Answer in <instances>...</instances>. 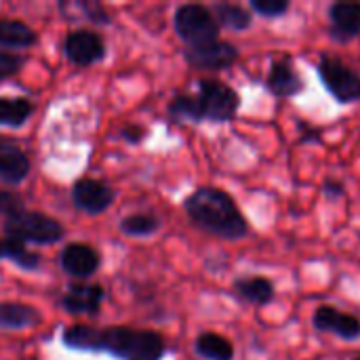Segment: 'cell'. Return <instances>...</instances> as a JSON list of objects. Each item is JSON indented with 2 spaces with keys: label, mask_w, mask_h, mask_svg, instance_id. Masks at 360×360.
<instances>
[{
  "label": "cell",
  "mask_w": 360,
  "mask_h": 360,
  "mask_svg": "<svg viewBox=\"0 0 360 360\" xmlns=\"http://www.w3.org/2000/svg\"><path fill=\"white\" fill-rule=\"evenodd\" d=\"M63 344L74 350L110 352L122 360H160L165 342L154 331H135L129 327H86L76 325L63 331Z\"/></svg>",
  "instance_id": "cell-1"
},
{
  "label": "cell",
  "mask_w": 360,
  "mask_h": 360,
  "mask_svg": "<svg viewBox=\"0 0 360 360\" xmlns=\"http://www.w3.org/2000/svg\"><path fill=\"white\" fill-rule=\"evenodd\" d=\"M184 209L198 228L213 236L240 240L249 234V224L236 207L234 198L219 188L205 186L194 190L186 198Z\"/></svg>",
  "instance_id": "cell-2"
},
{
  "label": "cell",
  "mask_w": 360,
  "mask_h": 360,
  "mask_svg": "<svg viewBox=\"0 0 360 360\" xmlns=\"http://www.w3.org/2000/svg\"><path fill=\"white\" fill-rule=\"evenodd\" d=\"M4 234L6 238H13L17 243H34V245H53L63 238V226L36 211H21L4 221Z\"/></svg>",
  "instance_id": "cell-3"
},
{
  "label": "cell",
  "mask_w": 360,
  "mask_h": 360,
  "mask_svg": "<svg viewBox=\"0 0 360 360\" xmlns=\"http://www.w3.org/2000/svg\"><path fill=\"white\" fill-rule=\"evenodd\" d=\"M200 120L228 122L238 114V93L221 80H200L198 93L194 95Z\"/></svg>",
  "instance_id": "cell-4"
},
{
  "label": "cell",
  "mask_w": 360,
  "mask_h": 360,
  "mask_svg": "<svg viewBox=\"0 0 360 360\" xmlns=\"http://www.w3.org/2000/svg\"><path fill=\"white\" fill-rule=\"evenodd\" d=\"M175 32L188 46H200L219 40V23L211 8L202 4H181L175 11Z\"/></svg>",
  "instance_id": "cell-5"
},
{
  "label": "cell",
  "mask_w": 360,
  "mask_h": 360,
  "mask_svg": "<svg viewBox=\"0 0 360 360\" xmlns=\"http://www.w3.org/2000/svg\"><path fill=\"white\" fill-rule=\"evenodd\" d=\"M316 70H319V78H321L323 86L331 93V97L338 103L348 105V103L359 101L360 74L356 70H352L342 59L331 57V55H323Z\"/></svg>",
  "instance_id": "cell-6"
},
{
  "label": "cell",
  "mask_w": 360,
  "mask_h": 360,
  "mask_svg": "<svg viewBox=\"0 0 360 360\" xmlns=\"http://www.w3.org/2000/svg\"><path fill=\"white\" fill-rule=\"evenodd\" d=\"M238 55H240L238 49L226 40H215V42L200 44V46H188L184 51V57L192 68L211 70V72L232 68L238 61Z\"/></svg>",
  "instance_id": "cell-7"
},
{
  "label": "cell",
  "mask_w": 360,
  "mask_h": 360,
  "mask_svg": "<svg viewBox=\"0 0 360 360\" xmlns=\"http://www.w3.org/2000/svg\"><path fill=\"white\" fill-rule=\"evenodd\" d=\"M312 327L321 333L338 335L344 342L360 340V319L333 306H319L312 314Z\"/></svg>",
  "instance_id": "cell-8"
},
{
  "label": "cell",
  "mask_w": 360,
  "mask_h": 360,
  "mask_svg": "<svg viewBox=\"0 0 360 360\" xmlns=\"http://www.w3.org/2000/svg\"><path fill=\"white\" fill-rule=\"evenodd\" d=\"M114 190L110 186H105L103 181L97 179H78L72 188V200L74 207L82 213L89 215H99L103 211H108L114 202Z\"/></svg>",
  "instance_id": "cell-9"
},
{
  "label": "cell",
  "mask_w": 360,
  "mask_h": 360,
  "mask_svg": "<svg viewBox=\"0 0 360 360\" xmlns=\"http://www.w3.org/2000/svg\"><path fill=\"white\" fill-rule=\"evenodd\" d=\"M63 53H65L70 63L86 68V65H93V63L103 59L105 44H103L99 34H95L91 30H78L65 38Z\"/></svg>",
  "instance_id": "cell-10"
},
{
  "label": "cell",
  "mask_w": 360,
  "mask_h": 360,
  "mask_svg": "<svg viewBox=\"0 0 360 360\" xmlns=\"http://www.w3.org/2000/svg\"><path fill=\"white\" fill-rule=\"evenodd\" d=\"M329 36L335 42H350L360 36V2H333L329 6Z\"/></svg>",
  "instance_id": "cell-11"
},
{
  "label": "cell",
  "mask_w": 360,
  "mask_h": 360,
  "mask_svg": "<svg viewBox=\"0 0 360 360\" xmlns=\"http://www.w3.org/2000/svg\"><path fill=\"white\" fill-rule=\"evenodd\" d=\"M266 86L268 91L278 97V99H289L295 97L304 91V78L300 76V72L293 68V63L289 59H274L266 78Z\"/></svg>",
  "instance_id": "cell-12"
},
{
  "label": "cell",
  "mask_w": 360,
  "mask_h": 360,
  "mask_svg": "<svg viewBox=\"0 0 360 360\" xmlns=\"http://www.w3.org/2000/svg\"><path fill=\"white\" fill-rule=\"evenodd\" d=\"M99 255L93 247L72 243L61 251V270L74 278H89L99 268Z\"/></svg>",
  "instance_id": "cell-13"
},
{
  "label": "cell",
  "mask_w": 360,
  "mask_h": 360,
  "mask_svg": "<svg viewBox=\"0 0 360 360\" xmlns=\"http://www.w3.org/2000/svg\"><path fill=\"white\" fill-rule=\"evenodd\" d=\"M103 302L99 285H72L59 300L61 308L70 314H97Z\"/></svg>",
  "instance_id": "cell-14"
},
{
  "label": "cell",
  "mask_w": 360,
  "mask_h": 360,
  "mask_svg": "<svg viewBox=\"0 0 360 360\" xmlns=\"http://www.w3.org/2000/svg\"><path fill=\"white\" fill-rule=\"evenodd\" d=\"M30 173V158L25 156V152L8 141V139H0V179L17 186L21 184Z\"/></svg>",
  "instance_id": "cell-15"
},
{
  "label": "cell",
  "mask_w": 360,
  "mask_h": 360,
  "mask_svg": "<svg viewBox=\"0 0 360 360\" xmlns=\"http://www.w3.org/2000/svg\"><path fill=\"white\" fill-rule=\"evenodd\" d=\"M234 291L240 300L253 306H268L276 297L274 283L266 276H245L234 281Z\"/></svg>",
  "instance_id": "cell-16"
},
{
  "label": "cell",
  "mask_w": 360,
  "mask_h": 360,
  "mask_svg": "<svg viewBox=\"0 0 360 360\" xmlns=\"http://www.w3.org/2000/svg\"><path fill=\"white\" fill-rule=\"evenodd\" d=\"M40 314L27 306L17 302H4L0 304V329L15 331V329H27L38 323Z\"/></svg>",
  "instance_id": "cell-17"
},
{
  "label": "cell",
  "mask_w": 360,
  "mask_h": 360,
  "mask_svg": "<svg viewBox=\"0 0 360 360\" xmlns=\"http://www.w3.org/2000/svg\"><path fill=\"white\" fill-rule=\"evenodd\" d=\"M194 350L205 360H234V346L219 333H200L194 342Z\"/></svg>",
  "instance_id": "cell-18"
},
{
  "label": "cell",
  "mask_w": 360,
  "mask_h": 360,
  "mask_svg": "<svg viewBox=\"0 0 360 360\" xmlns=\"http://www.w3.org/2000/svg\"><path fill=\"white\" fill-rule=\"evenodd\" d=\"M36 42V32L23 21L0 19V46L6 49H25Z\"/></svg>",
  "instance_id": "cell-19"
},
{
  "label": "cell",
  "mask_w": 360,
  "mask_h": 360,
  "mask_svg": "<svg viewBox=\"0 0 360 360\" xmlns=\"http://www.w3.org/2000/svg\"><path fill=\"white\" fill-rule=\"evenodd\" d=\"M34 105L25 97H0V127H21L32 116Z\"/></svg>",
  "instance_id": "cell-20"
},
{
  "label": "cell",
  "mask_w": 360,
  "mask_h": 360,
  "mask_svg": "<svg viewBox=\"0 0 360 360\" xmlns=\"http://www.w3.org/2000/svg\"><path fill=\"white\" fill-rule=\"evenodd\" d=\"M213 15H215V19H217L219 25H224L228 30H234V32H245L253 23L251 13L245 6L232 4V2H219V4H215L213 6Z\"/></svg>",
  "instance_id": "cell-21"
},
{
  "label": "cell",
  "mask_w": 360,
  "mask_h": 360,
  "mask_svg": "<svg viewBox=\"0 0 360 360\" xmlns=\"http://www.w3.org/2000/svg\"><path fill=\"white\" fill-rule=\"evenodd\" d=\"M0 259H11L23 270H36L40 266V257L36 253H30L23 243H17L13 238H0Z\"/></svg>",
  "instance_id": "cell-22"
},
{
  "label": "cell",
  "mask_w": 360,
  "mask_h": 360,
  "mask_svg": "<svg viewBox=\"0 0 360 360\" xmlns=\"http://www.w3.org/2000/svg\"><path fill=\"white\" fill-rule=\"evenodd\" d=\"M160 228L158 217L150 215V213H135V215H127L120 221V232L127 236H150Z\"/></svg>",
  "instance_id": "cell-23"
},
{
  "label": "cell",
  "mask_w": 360,
  "mask_h": 360,
  "mask_svg": "<svg viewBox=\"0 0 360 360\" xmlns=\"http://www.w3.org/2000/svg\"><path fill=\"white\" fill-rule=\"evenodd\" d=\"M251 8L266 19H276L289 13L291 2L289 0H251Z\"/></svg>",
  "instance_id": "cell-24"
},
{
  "label": "cell",
  "mask_w": 360,
  "mask_h": 360,
  "mask_svg": "<svg viewBox=\"0 0 360 360\" xmlns=\"http://www.w3.org/2000/svg\"><path fill=\"white\" fill-rule=\"evenodd\" d=\"M21 65H23V57L8 51H0V80L15 76L21 70Z\"/></svg>",
  "instance_id": "cell-25"
},
{
  "label": "cell",
  "mask_w": 360,
  "mask_h": 360,
  "mask_svg": "<svg viewBox=\"0 0 360 360\" xmlns=\"http://www.w3.org/2000/svg\"><path fill=\"white\" fill-rule=\"evenodd\" d=\"M21 211H23L21 198H19L17 194H13V192L0 190V215H2L4 219H8V217L17 215V213H21Z\"/></svg>",
  "instance_id": "cell-26"
},
{
  "label": "cell",
  "mask_w": 360,
  "mask_h": 360,
  "mask_svg": "<svg viewBox=\"0 0 360 360\" xmlns=\"http://www.w3.org/2000/svg\"><path fill=\"white\" fill-rule=\"evenodd\" d=\"M323 194L329 198V200H340L346 196V186L338 179H327L323 184Z\"/></svg>",
  "instance_id": "cell-27"
},
{
  "label": "cell",
  "mask_w": 360,
  "mask_h": 360,
  "mask_svg": "<svg viewBox=\"0 0 360 360\" xmlns=\"http://www.w3.org/2000/svg\"><path fill=\"white\" fill-rule=\"evenodd\" d=\"M120 137H124L131 143H137V141L143 139V129L141 127H127V129L120 131Z\"/></svg>",
  "instance_id": "cell-28"
},
{
  "label": "cell",
  "mask_w": 360,
  "mask_h": 360,
  "mask_svg": "<svg viewBox=\"0 0 360 360\" xmlns=\"http://www.w3.org/2000/svg\"><path fill=\"white\" fill-rule=\"evenodd\" d=\"M352 360H360V356H354V359H352Z\"/></svg>",
  "instance_id": "cell-29"
}]
</instances>
